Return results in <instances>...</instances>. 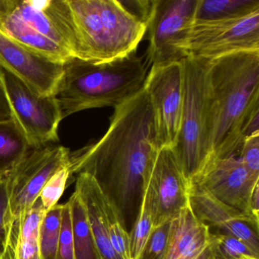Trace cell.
Masks as SVG:
<instances>
[{
  "mask_svg": "<svg viewBox=\"0 0 259 259\" xmlns=\"http://www.w3.org/2000/svg\"><path fill=\"white\" fill-rule=\"evenodd\" d=\"M114 109L100 140L70 152L69 169L71 175L86 172L96 180L130 233L160 148L145 85Z\"/></svg>",
  "mask_w": 259,
  "mask_h": 259,
  "instance_id": "6da1fadb",
  "label": "cell"
},
{
  "mask_svg": "<svg viewBox=\"0 0 259 259\" xmlns=\"http://www.w3.org/2000/svg\"><path fill=\"white\" fill-rule=\"evenodd\" d=\"M154 114L160 149L178 142L183 108V75L180 61L151 66L145 83Z\"/></svg>",
  "mask_w": 259,
  "mask_h": 259,
  "instance_id": "8fae6325",
  "label": "cell"
},
{
  "mask_svg": "<svg viewBox=\"0 0 259 259\" xmlns=\"http://www.w3.org/2000/svg\"><path fill=\"white\" fill-rule=\"evenodd\" d=\"M208 60L192 56L180 60L183 108L178 142L174 149L190 182L210 155Z\"/></svg>",
  "mask_w": 259,
  "mask_h": 259,
  "instance_id": "5b68a950",
  "label": "cell"
},
{
  "mask_svg": "<svg viewBox=\"0 0 259 259\" xmlns=\"http://www.w3.org/2000/svg\"><path fill=\"white\" fill-rule=\"evenodd\" d=\"M13 226L8 185L6 176H4L0 177V255L4 254L8 246Z\"/></svg>",
  "mask_w": 259,
  "mask_h": 259,
  "instance_id": "4316f807",
  "label": "cell"
},
{
  "mask_svg": "<svg viewBox=\"0 0 259 259\" xmlns=\"http://www.w3.org/2000/svg\"><path fill=\"white\" fill-rule=\"evenodd\" d=\"M70 176L69 164H68L57 171L47 182L39 196L46 212L57 205L66 189Z\"/></svg>",
  "mask_w": 259,
  "mask_h": 259,
  "instance_id": "d4e9b609",
  "label": "cell"
},
{
  "mask_svg": "<svg viewBox=\"0 0 259 259\" xmlns=\"http://www.w3.org/2000/svg\"><path fill=\"white\" fill-rule=\"evenodd\" d=\"M259 10V0H197L194 20H216Z\"/></svg>",
  "mask_w": 259,
  "mask_h": 259,
  "instance_id": "44dd1931",
  "label": "cell"
},
{
  "mask_svg": "<svg viewBox=\"0 0 259 259\" xmlns=\"http://www.w3.org/2000/svg\"><path fill=\"white\" fill-rule=\"evenodd\" d=\"M214 259H259L239 239L221 233H212Z\"/></svg>",
  "mask_w": 259,
  "mask_h": 259,
  "instance_id": "cb8c5ba5",
  "label": "cell"
},
{
  "mask_svg": "<svg viewBox=\"0 0 259 259\" xmlns=\"http://www.w3.org/2000/svg\"><path fill=\"white\" fill-rule=\"evenodd\" d=\"M69 148L54 144L31 148L6 175L13 223L17 222L37 201L51 177L69 164Z\"/></svg>",
  "mask_w": 259,
  "mask_h": 259,
  "instance_id": "9c48e42d",
  "label": "cell"
},
{
  "mask_svg": "<svg viewBox=\"0 0 259 259\" xmlns=\"http://www.w3.org/2000/svg\"><path fill=\"white\" fill-rule=\"evenodd\" d=\"M160 259H214L210 229L195 216L189 204L171 221Z\"/></svg>",
  "mask_w": 259,
  "mask_h": 259,
  "instance_id": "2e32d148",
  "label": "cell"
},
{
  "mask_svg": "<svg viewBox=\"0 0 259 259\" xmlns=\"http://www.w3.org/2000/svg\"><path fill=\"white\" fill-rule=\"evenodd\" d=\"M68 202L72 216L75 259H101L89 227L84 204L76 192H74Z\"/></svg>",
  "mask_w": 259,
  "mask_h": 259,
  "instance_id": "d6986e66",
  "label": "cell"
},
{
  "mask_svg": "<svg viewBox=\"0 0 259 259\" xmlns=\"http://www.w3.org/2000/svg\"><path fill=\"white\" fill-rule=\"evenodd\" d=\"M197 0H154L147 24L148 68L180 61L186 56L181 50L186 31L195 19Z\"/></svg>",
  "mask_w": 259,
  "mask_h": 259,
  "instance_id": "ba28073f",
  "label": "cell"
},
{
  "mask_svg": "<svg viewBox=\"0 0 259 259\" xmlns=\"http://www.w3.org/2000/svg\"><path fill=\"white\" fill-rule=\"evenodd\" d=\"M2 259H16V248H15V235L12 231L10 236V242L6 249L5 252L3 254Z\"/></svg>",
  "mask_w": 259,
  "mask_h": 259,
  "instance_id": "836d02e7",
  "label": "cell"
},
{
  "mask_svg": "<svg viewBox=\"0 0 259 259\" xmlns=\"http://www.w3.org/2000/svg\"><path fill=\"white\" fill-rule=\"evenodd\" d=\"M251 210L252 214L259 219V183L256 185L251 197Z\"/></svg>",
  "mask_w": 259,
  "mask_h": 259,
  "instance_id": "d6a6232c",
  "label": "cell"
},
{
  "mask_svg": "<svg viewBox=\"0 0 259 259\" xmlns=\"http://www.w3.org/2000/svg\"><path fill=\"white\" fill-rule=\"evenodd\" d=\"M0 78L10 104L11 118L30 146L37 148L58 142V127L63 117L57 97L38 95L2 69Z\"/></svg>",
  "mask_w": 259,
  "mask_h": 259,
  "instance_id": "52a82bcc",
  "label": "cell"
},
{
  "mask_svg": "<svg viewBox=\"0 0 259 259\" xmlns=\"http://www.w3.org/2000/svg\"><path fill=\"white\" fill-rule=\"evenodd\" d=\"M57 259H75L73 228L69 202L63 206Z\"/></svg>",
  "mask_w": 259,
  "mask_h": 259,
  "instance_id": "83f0119b",
  "label": "cell"
},
{
  "mask_svg": "<svg viewBox=\"0 0 259 259\" xmlns=\"http://www.w3.org/2000/svg\"><path fill=\"white\" fill-rule=\"evenodd\" d=\"M71 17L72 54L93 63L136 52L147 26L118 0H66Z\"/></svg>",
  "mask_w": 259,
  "mask_h": 259,
  "instance_id": "277c9868",
  "label": "cell"
},
{
  "mask_svg": "<svg viewBox=\"0 0 259 259\" xmlns=\"http://www.w3.org/2000/svg\"><path fill=\"white\" fill-rule=\"evenodd\" d=\"M31 148L13 118L0 119V177L7 175Z\"/></svg>",
  "mask_w": 259,
  "mask_h": 259,
  "instance_id": "ac0fdd59",
  "label": "cell"
},
{
  "mask_svg": "<svg viewBox=\"0 0 259 259\" xmlns=\"http://www.w3.org/2000/svg\"><path fill=\"white\" fill-rule=\"evenodd\" d=\"M189 205L195 216L216 233L228 235L245 243L259 257V220L227 205L191 183Z\"/></svg>",
  "mask_w": 259,
  "mask_h": 259,
  "instance_id": "9a60e30c",
  "label": "cell"
},
{
  "mask_svg": "<svg viewBox=\"0 0 259 259\" xmlns=\"http://www.w3.org/2000/svg\"><path fill=\"white\" fill-rule=\"evenodd\" d=\"M148 69L136 52L102 63L72 59L64 65L56 95L63 119L89 109L118 107L144 87Z\"/></svg>",
  "mask_w": 259,
  "mask_h": 259,
  "instance_id": "3957f363",
  "label": "cell"
},
{
  "mask_svg": "<svg viewBox=\"0 0 259 259\" xmlns=\"http://www.w3.org/2000/svg\"><path fill=\"white\" fill-rule=\"evenodd\" d=\"M0 69L45 97L57 95L64 65L27 49L0 31Z\"/></svg>",
  "mask_w": 259,
  "mask_h": 259,
  "instance_id": "5bb4252c",
  "label": "cell"
},
{
  "mask_svg": "<svg viewBox=\"0 0 259 259\" xmlns=\"http://www.w3.org/2000/svg\"><path fill=\"white\" fill-rule=\"evenodd\" d=\"M16 0H0V31L16 43L51 61L65 65L73 57L69 51L22 22L14 13Z\"/></svg>",
  "mask_w": 259,
  "mask_h": 259,
  "instance_id": "e0dca14e",
  "label": "cell"
},
{
  "mask_svg": "<svg viewBox=\"0 0 259 259\" xmlns=\"http://www.w3.org/2000/svg\"><path fill=\"white\" fill-rule=\"evenodd\" d=\"M63 206L57 204L45 213L39 232L40 259H57Z\"/></svg>",
  "mask_w": 259,
  "mask_h": 259,
  "instance_id": "7402d4cb",
  "label": "cell"
},
{
  "mask_svg": "<svg viewBox=\"0 0 259 259\" xmlns=\"http://www.w3.org/2000/svg\"><path fill=\"white\" fill-rule=\"evenodd\" d=\"M45 213L46 210L42 205L40 198H38L34 204L22 215L20 219L14 223L17 228L18 236L22 239L38 238L40 225Z\"/></svg>",
  "mask_w": 259,
  "mask_h": 259,
  "instance_id": "484cf974",
  "label": "cell"
},
{
  "mask_svg": "<svg viewBox=\"0 0 259 259\" xmlns=\"http://www.w3.org/2000/svg\"><path fill=\"white\" fill-rule=\"evenodd\" d=\"M191 183L224 204L257 219L251 213V197L259 179L248 172L239 158L210 157Z\"/></svg>",
  "mask_w": 259,
  "mask_h": 259,
  "instance_id": "4fadbf2b",
  "label": "cell"
},
{
  "mask_svg": "<svg viewBox=\"0 0 259 259\" xmlns=\"http://www.w3.org/2000/svg\"><path fill=\"white\" fill-rule=\"evenodd\" d=\"M15 232V248L16 259H40L38 238L22 239L18 236L16 224H13Z\"/></svg>",
  "mask_w": 259,
  "mask_h": 259,
  "instance_id": "4dcf8cb0",
  "label": "cell"
},
{
  "mask_svg": "<svg viewBox=\"0 0 259 259\" xmlns=\"http://www.w3.org/2000/svg\"><path fill=\"white\" fill-rule=\"evenodd\" d=\"M1 257H2V255H0V259H2L1 258Z\"/></svg>",
  "mask_w": 259,
  "mask_h": 259,
  "instance_id": "e575fe53",
  "label": "cell"
},
{
  "mask_svg": "<svg viewBox=\"0 0 259 259\" xmlns=\"http://www.w3.org/2000/svg\"><path fill=\"white\" fill-rule=\"evenodd\" d=\"M239 160L254 178L259 179V132L244 140L239 152Z\"/></svg>",
  "mask_w": 259,
  "mask_h": 259,
  "instance_id": "f1b7e54d",
  "label": "cell"
},
{
  "mask_svg": "<svg viewBox=\"0 0 259 259\" xmlns=\"http://www.w3.org/2000/svg\"><path fill=\"white\" fill-rule=\"evenodd\" d=\"M190 185L174 148H161L144 187L152 207L154 229L170 222L189 205Z\"/></svg>",
  "mask_w": 259,
  "mask_h": 259,
  "instance_id": "7c38bea8",
  "label": "cell"
},
{
  "mask_svg": "<svg viewBox=\"0 0 259 259\" xmlns=\"http://www.w3.org/2000/svg\"><path fill=\"white\" fill-rule=\"evenodd\" d=\"M10 118H11V110L6 96L2 81L0 78V119H10Z\"/></svg>",
  "mask_w": 259,
  "mask_h": 259,
  "instance_id": "1f68e13d",
  "label": "cell"
},
{
  "mask_svg": "<svg viewBox=\"0 0 259 259\" xmlns=\"http://www.w3.org/2000/svg\"><path fill=\"white\" fill-rule=\"evenodd\" d=\"M170 222L159 226L153 230L139 259H160L166 249Z\"/></svg>",
  "mask_w": 259,
  "mask_h": 259,
  "instance_id": "f546056e",
  "label": "cell"
},
{
  "mask_svg": "<svg viewBox=\"0 0 259 259\" xmlns=\"http://www.w3.org/2000/svg\"><path fill=\"white\" fill-rule=\"evenodd\" d=\"M181 50L186 57L206 60L239 51H259V10L230 19L193 20Z\"/></svg>",
  "mask_w": 259,
  "mask_h": 259,
  "instance_id": "8992f818",
  "label": "cell"
},
{
  "mask_svg": "<svg viewBox=\"0 0 259 259\" xmlns=\"http://www.w3.org/2000/svg\"><path fill=\"white\" fill-rule=\"evenodd\" d=\"M75 192L84 204L100 258L131 259L130 234L96 180L86 172L78 174Z\"/></svg>",
  "mask_w": 259,
  "mask_h": 259,
  "instance_id": "30bf717a",
  "label": "cell"
},
{
  "mask_svg": "<svg viewBox=\"0 0 259 259\" xmlns=\"http://www.w3.org/2000/svg\"><path fill=\"white\" fill-rule=\"evenodd\" d=\"M207 78L210 157H237L244 140L259 132V51L209 60Z\"/></svg>",
  "mask_w": 259,
  "mask_h": 259,
  "instance_id": "7a4b0ae2",
  "label": "cell"
},
{
  "mask_svg": "<svg viewBox=\"0 0 259 259\" xmlns=\"http://www.w3.org/2000/svg\"><path fill=\"white\" fill-rule=\"evenodd\" d=\"M154 230V217L151 201L145 189L140 209L130 233L131 259H139Z\"/></svg>",
  "mask_w": 259,
  "mask_h": 259,
  "instance_id": "603a6c76",
  "label": "cell"
},
{
  "mask_svg": "<svg viewBox=\"0 0 259 259\" xmlns=\"http://www.w3.org/2000/svg\"><path fill=\"white\" fill-rule=\"evenodd\" d=\"M43 4L44 0H16L15 14L30 28L69 51L58 29L44 11Z\"/></svg>",
  "mask_w": 259,
  "mask_h": 259,
  "instance_id": "ffe728a7",
  "label": "cell"
}]
</instances>
